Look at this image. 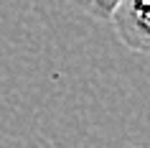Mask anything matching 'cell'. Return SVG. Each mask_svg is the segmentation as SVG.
I'll list each match as a JSON object with an SVG mask.
<instances>
[{
	"label": "cell",
	"mask_w": 150,
	"mask_h": 148,
	"mask_svg": "<svg viewBox=\"0 0 150 148\" xmlns=\"http://www.w3.org/2000/svg\"><path fill=\"white\" fill-rule=\"evenodd\" d=\"M148 16H150V0H120L110 13L117 39L135 54L150 51Z\"/></svg>",
	"instance_id": "cell-1"
},
{
	"label": "cell",
	"mask_w": 150,
	"mask_h": 148,
	"mask_svg": "<svg viewBox=\"0 0 150 148\" xmlns=\"http://www.w3.org/2000/svg\"><path fill=\"white\" fill-rule=\"evenodd\" d=\"M117 3L120 0H84V10L94 21H110V13Z\"/></svg>",
	"instance_id": "cell-2"
}]
</instances>
